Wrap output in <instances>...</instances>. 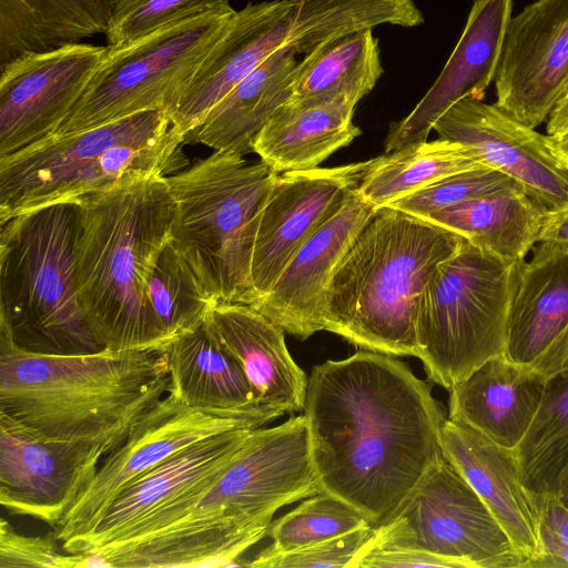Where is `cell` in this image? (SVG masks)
Returning a JSON list of instances; mask_svg holds the SVG:
<instances>
[{
    "mask_svg": "<svg viewBox=\"0 0 568 568\" xmlns=\"http://www.w3.org/2000/svg\"><path fill=\"white\" fill-rule=\"evenodd\" d=\"M303 414L321 491L378 528L445 457L447 417L395 356L362 349L308 376Z\"/></svg>",
    "mask_w": 568,
    "mask_h": 568,
    "instance_id": "obj_1",
    "label": "cell"
},
{
    "mask_svg": "<svg viewBox=\"0 0 568 568\" xmlns=\"http://www.w3.org/2000/svg\"><path fill=\"white\" fill-rule=\"evenodd\" d=\"M169 392L165 352L38 354L0 328V412L41 437L110 454Z\"/></svg>",
    "mask_w": 568,
    "mask_h": 568,
    "instance_id": "obj_2",
    "label": "cell"
},
{
    "mask_svg": "<svg viewBox=\"0 0 568 568\" xmlns=\"http://www.w3.org/2000/svg\"><path fill=\"white\" fill-rule=\"evenodd\" d=\"M78 204L77 285L94 333L108 349L165 352L170 342L150 311L146 287L172 237L166 176L131 175Z\"/></svg>",
    "mask_w": 568,
    "mask_h": 568,
    "instance_id": "obj_3",
    "label": "cell"
},
{
    "mask_svg": "<svg viewBox=\"0 0 568 568\" xmlns=\"http://www.w3.org/2000/svg\"><path fill=\"white\" fill-rule=\"evenodd\" d=\"M465 241L425 219L376 207L333 274L324 331L363 349L417 357L423 291Z\"/></svg>",
    "mask_w": 568,
    "mask_h": 568,
    "instance_id": "obj_4",
    "label": "cell"
},
{
    "mask_svg": "<svg viewBox=\"0 0 568 568\" xmlns=\"http://www.w3.org/2000/svg\"><path fill=\"white\" fill-rule=\"evenodd\" d=\"M0 225V328L31 353L103 351L78 293L80 204H51Z\"/></svg>",
    "mask_w": 568,
    "mask_h": 568,
    "instance_id": "obj_5",
    "label": "cell"
},
{
    "mask_svg": "<svg viewBox=\"0 0 568 568\" xmlns=\"http://www.w3.org/2000/svg\"><path fill=\"white\" fill-rule=\"evenodd\" d=\"M185 140L163 110L140 112L0 156V224L55 203H79L121 180L185 165Z\"/></svg>",
    "mask_w": 568,
    "mask_h": 568,
    "instance_id": "obj_6",
    "label": "cell"
},
{
    "mask_svg": "<svg viewBox=\"0 0 568 568\" xmlns=\"http://www.w3.org/2000/svg\"><path fill=\"white\" fill-rule=\"evenodd\" d=\"M277 174L262 160L217 150L166 176L174 203L171 243L217 302H256L252 257Z\"/></svg>",
    "mask_w": 568,
    "mask_h": 568,
    "instance_id": "obj_7",
    "label": "cell"
},
{
    "mask_svg": "<svg viewBox=\"0 0 568 568\" xmlns=\"http://www.w3.org/2000/svg\"><path fill=\"white\" fill-rule=\"evenodd\" d=\"M392 0H273L247 3L203 59L169 111L185 140L205 114L274 52L292 47L308 54L321 44L389 24Z\"/></svg>",
    "mask_w": 568,
    "mask_h": 568,
    "instance_id": "obj_8",
    "label": "cell"
},
{
    "mask_svg": "<svg viewBox=\"0 0 568 568\" xmlns=\"http://www.w3.org/2000/svg\"><path fill=\"white\" fill-rule=\"evenodd\" d=\"M521 262L506 263L465 241L425 286L416 320L417 358L447 390L505 354Z\"/></svg>",
    "mask_w": 568,
    "mask_h": 568,
    "instance_id": "obj_9",
    "label": "cell"
},
{
    "mask_svg": "<svg viewBox=\"0 0 568 568\" xmlns=\"http://www.w3.org/2000/svg\"><path fill=\"white\" fill-rule=\"evenodd\" d=\"M235 13L181 19L126 44L108 45L84 93L54 135L78 133L145 111L169 113Z\"/></svg>",
    "mask_w": 568,
    "mask_h": 568,
    "instance_id": "obj_10",
    "label": "cell"
},
{
    "mask_svg": "<svg viewBox=\"0 0 568 568\" xmlns=\"http://www.w3.org/2000/svg\"><path fill=\"white\" fill-rule=\"evenodd\" d=\"M320 491L302 414L278 426L253 429L197 504L173 524L207 532L241 531L273 521L280 508Z\"/></svg>",
    "mask_w": 568,
    "mask_h": 568,
    "instance_id": "obj_11",
    "label": "cell"
},
{
    "mask_svg": "<svg viewBox=\"0 0 568 568\" xmlns=\"http://www.w3.org/2000/svg\"><path fill=\"white\" fill-rule=\"evenodd\" d=\"M375 549L426 552L460 568H525L491 511L446 458L386 524L375 528L357 558Z\"/></svg>",
    "mask_w": 568,
    "mask_h": 568,
    "instance_id": "obj_12",
    "label": "cell"
},
{
    "mask_svg": "<svg viewBox=\"0 0 568 568\" xmlns=\"http://www.w3.org/2000/svg\"><path fill=\"white\" fill-rule=\"evenodd\" d=\"M252 427H239L201 439L172 455L129 485L87 535L62 545L84 554L112 542L160 530L185 515L230 465Z\"/></svg>",
    "mask_w": 568,
    "mask_h": 568,
    "instance_id": "obj_13",
    "label": "cell"
},
{
    "mask_svg": "<svg viewBox=\"0 0 568 568\" xmlns=\"http://www.w3.org/2000/svg\"><path fill=\"white\" fill-rule=\"evenodd\" d=\"M252 425L195 410L170 392L132 427L125 442L106 455L75 504L53 528L61 545L90 532L133 481L181 449L209 436Z\"/></svg>",
    "mask_w": 568,
    "mask_h": 568,
    "instance_id": "obj_14",
    "label": "cell"
},
{
    "mask_svg": "<svg viewBox=\"0 0 568 568\" xmlns=\"http://www.w3.org/2000/svg\"><path fill=\"white\" fill-rule=\"evenodd\" d=\"M106 51L108 45L77 43L0 68V156L54 135Z\"/></svg>",
    "mask_w": 568,
    "mask_h": 568,
    "instance_id": "obj_15",
    "label": "cell"
},
{
    "mask_svg": "<svg viewBox=\"0 0 568 568\" xmlns=\"http://www.w3.org/2000/svg\"><path fill=\"white\" fill-rule=\"evenodd\" d=\"M109 452L41 437L0 412V505L55 528Z\"/></svg>",
    "mask_w": 568,
    "mask_h": 568,
    "instance_id": "obj_16",
    "label": "cell"
},
{
    "mask_svg": "<svg viewBox=\"0 0 568 568\" xmlns=\"http://www.w3.org/2000/svg\"><path fill=\"white\" fill-rule=\"evenodd\" d=\"M496 105L536 129L568 93V0H537L511 17L495 78Z\"/></svg>",
    "mask_w": 568,
    "mask_h": 568,
    "instance_id": "obj_17",
    "label": "cell"
},
{
    "mask_svg": "<svg viewBox=\"0 0 568 568\" xmlns=\"http://www.w3.org/2000/svg\"><path fill=\"white\" fill-rule=\"evenodd\" d=\"M440 139L473 149L490 168L520 184L548 213L568 209V170L549 136L521 123L496 104L465 98L434 124Z\"/></svg>",
    "mask_w": 568,
    "mask_h": 568,
    "instance_id": "obj_18",
    "label": "cell"
},
{
    "mask_svg": "<svg viewBox=\"0 0 568 568\" xmlns=\"http://www.w3.org/2000/svg\"><path fill=\"white\" fill-rule=\"evenodd\" d=\"M368 165L369 160L277 174L252 257L256 302L272 290L296 252L338 210L348 192L359 185Z\"/></svg>",
    "mask_w": 568,
    "mask_h": 568,
    "instance_id": "obj_19",
    "label": "cell"
},
{
    "mask_svg": "<svg viewBox=\"0 0 568 568\" xmlns=\"http://www.w3.org/2000/svg\"><path fill=\"white\" fill-rule=\"evenodd\" d=\"M375 206L358 186L301 246L272 290L252 307L285 333L306 339L324 331L327 292L333 274Z\"/></svg>",
    "mask_w": 568,
    "mask_h": 568,
    "instance_id": "obj_20",
    "label": "cell"
},
{
    "mask_svg": "<svg viewBox=\"0 0 568 568\" xmlns=\"http://www.w3.org/2000/svg\"><path fill=\"white\" fill-rule=\"evenodd\" d=\"M513 0H474L464 31L445 67L416 106L389 125L385 152L426 141L435 122L465 98L481 100L497 74Z\"/></svg>",
    "mask_w": 568,
    "mask_h": 568,
    "instance_id": "obj_21",
    "label": "cell"
},
{
    "mask_svg": "<svg viewBox=\"0 0 568 568\" xmlns=\"http://www.w3.org/2000/svg\"><path fill=\"white\" fill-rule=\"evenodd\" d=\"M203 327L240 363L268 423L303 412L308 377L292 358L278 325L251 305L219 302Z\"/></svg>",
    "mask_w": 568,
    "mask_h": 568,
    "instance_id": "obj_22",
    "label": "cell"
},
{
    "mask_svg": "<svg viewBox=\"0 0 568 568\" xmlns=\"http://www.w3.org/2000/svg\"><path fill=\"white\" fill-rule=\"evenodd\" d=\"M442 449L491 511L525 568H536L541 557V510L520 479L513 450L448 417L442 427Z\"/></svg>",
    "mask_w": 568,
    "mask_h": 568,
    "instance_id": "obj_23",
    "label": "cell"
},
{
    "mask_svg": "<svg viewBox=\"0 0 568 568\" xmlns=\"http://www.w3.org/2000/svg\"><path fill=\"white\" fill-rule=\"evenodd\" d=\"M546 382L505 355L490 358L449 389L448 418L513 450L538 413Z\"/></svg>",
    "mask_w": 568,
    "mask_h": 568,
    "instance_id": "obj_24",
    "label": "cell"
},
{
    "mask_svg": "<svg viewBox=\"0 0 568 568\" xmlns=\"http://www.w3.org/2000/svg\"><path fill=\"white\" fill-rule=\"evenodd\" d=\"M165 354L170 393L181 403L255 428L268 423L240 363L221 349L203 326L173 339Z\"/></svg>",
    "mask_w": 568,
    "mask_h": 568,
    "instance_id": "obj_25",
    "label": "cell"
},
{
    "mask_svg": "<svg viewBox=\"0 0 568 568\" xmlns=\"http://www.w3.org/2000/svg\"><path fill=\"white\" fill-rule=\"evenodd\" d=\"M532 253L521 264L504 355L536 372L568 328V254L538 243Z\"/></svg>",
    "mask_w": 568,
    "mask_h": 568,
    "instance_id": "obj_26",
    "label": "cell"
},
{
    "mask_svg": "<svg viewBox=\"0 0 568 568\" xmlns=\"http://www.w3.org/2000/svg\"><path fill=\"white\" fill-rule=\"evenodd\" d=\"M284 47L241 80L186 135L185 142L246 154L258 132L291 98L300 61Z\"/></svg>",
    "mask_w": 568,
    "mask_h": 568,
    "instance_id": "obj_27",
    "label": "cell"
},
{
    "mask_svg": "<svg viewBox=\"0 0 568 568\" xmlns=\"http://www.w3.org/2000/svg\"><path fill=\"white\" fill-rule=\"evenodd\" d=\"M356 104L348 97L308 108L284 104L255 136L252 151L277 173L317 168L361 134L353 123Z\"/></svg>",
    "mask_w": 568,
    "mask_h": 568,
    "instance_id": "obj_28",
    "label": "cell"
},
{
    "mask_svg": "<svg viewBox=\"0 0 568 568\" xmlns=\"http://www.w3.org/2000/svg\"><path fill=\"white\" fill-rule=\"evenodd\" d=\"M118 0H0V68L108 31Z\"/></svg>",
    "mask_w": 568,
    "mask_h": 568,
    "instance_id": "obj_29",
    "label": "cell"
},
{
    "mask_svg": "<svg viewBox=\"0 0 568 568\" xmlns=\"http://www.w3.org/2000/svg\"><path fill=\"white\" fill-rule=\"evenodd\" d=\"M547 213L521 189L506 190L436 211L422 219L463 236L506 263L525 261L538 243Z\"/></svg>",
    "mask_w": 568,
    "mask_h": 568,
    "instance_id": "obj_30",
    "label": "cell"
},
{
    "mask_svg": "<svg viewBox=\"0 0 568 568\" xmlns=\"http://www.w3.org/2000/svg\"><path fill=\"white\" fill-rule=\"evenodd\" d=\"M383 73L378 40L372 29L325 42L300 61L290 100L292 108H308L348 97L359 102Z\"/></svg>",
    "mask_w": 568,
    "mask_h": 568,
    "instance_id": "obj_31",
    "label": "cell"
},
{
    "mask_svg": "<svg viewBox=\"0 0 568 568\" xmlns=\"http://www.w3.org/2000/svg\"><path fill=\"white\" fill-rule=\"evenodd\" d=\"M490 168L470 148L438 138L408 143L369 160L359 185L362 197L385 206L449 175Z\"/></svg>",
    "mask_w": 568,
    "mask_h": 568,
    "instance_id": "obj_32",
    "label": "cell"
},
{
    "mask_svg": "<svg viewBox=\"0 0 568 568\" xmlns=\"http://www.w3.org/2000/svg\"><path fill=\"white\" fill-rule=\"evenodd\" d=\"M513 455L541 509L568 473V365L547 379L538 413Z\"/></svg>",
    "mask_w": 568,
    "mask_h": 568,
    "instance_id": "obj_33",
    "label": "cell"
},
{
    "mask_svg": "<svg viewBox=\"0 0 568 568\" xmlns=\"http://www.w3.org/2000/svg\"><path fill=\"white\" fill-rule=\"evenodd\" d=\"M146 300L170 343L203 326L219 303L171 241L153 266Z\"/></svg>",
    "mask_w": 568,
    "mask_h": 568,
    "instance_id": "obj_34",
    "label": "cell"
},
{
    "mask_svg": "<svg viewBox=\"0 0 568 568\" xmlns=\"http://www.w3.org/2000/svg\"><path fill=\"white\" fill-rule=\"evenodd\" d=\"M371 526L365 517L342 499L320 491L272 521V542L260 555L292 551Z\"/></svg>",
    "mask_w": 568,
    "mask_h": 568,
    "instance_id": "obj_35",
    "label": "cell"
},
{
    "mask_svg": "<svg viewBox=\"0 0 568 568\" xmlns=\"http://www.w3.org/2000/svg\"><path fill=\"white\" fill-rule=\"evenodd\" d=\"M232 10L230 0H118L105 37L119 47L181 19Z\"/></svg>",
    "mask_w": 568,
    "mask_h": 568,
    "instance_id": "obj_36",
    "label": "cell"
},
{
    "mask_svg": "<svg viewBox=\"0 0 568 568\" xmlns=\"http://www.w3.org/2000/svg\"><path fill=\"white\" fill-rule=\"evenodd\" d=\"M513 189L523 190L518 182L499 170L483 168L449 175L388 206L424 217L436 211Z\"/></svg>",
    "mask_w": 568,
    "mask_h": 568,
    "instance_id": "obj_37",
    "label": "cell"
},
{
    "mask_svg": "<svg viewBox=\"0 0 568 568\" xmlns=\"http://www.w3.org/2000/svg\"><path fill=\"white\" fill-rule=\"evenodd\" d=\"M374 532V527H363L292 551L274 555L257 554L252 561L244 562L242 566L252 568H351Z\"/></svg>",
    "mask_w": 568,
    "mask_h": 568,
    "instance_id": "obj_38",
    "label": "cell"
},
{
    "mask_svg": "<svg viewBox=\"0 0 568 568\" xmlns=\"http://www.w3.org/2000/svg\"><path fill=\"white\" fill-rule=\"evenodd\" d=\"M53 532L28 536L0 521V568H88L89 556L59 552Z\"/></svg>",
    "mask_w": 568,
    "mask_h": 568,
    "instance_id": "obj_39",
    "label": "cell"
},
{
    "mask_svg": "<svg viewBox=\"0 0 568 568\" xmlns=\"http://www.w3.org/2000/svg\"><path fill=\"white\" fill-rule=\"evenodd\" d=\"M541 557L536 568H568V510L556 498L541 507Z\"/></svg>",
    "mask_w": 568,
    "mask_h": 568,
    "instance_id": "obj_40",
    "label": "cell"
},
{
    "mask_svg": "<svg viewBox=\"0 0 568 568\" xmlns=\"http://www.w3.org/2000/svg\"><path fill=\"white\" fill-rule=\"evenodd\" d=\"M460 568L453 560L408 549H375L361 555L351 568Z\"/></svg>",
    "mask_w": 568,
    "mask_h": 568,
    "instance_id": "obj_41",
    "label": "cell"
},
{
    "mask_svg": "<svg viewBox=\"0 0 568 568\" xmlns=\"http://www.w3.org/2000/svg\"><path fill=\"white\" fill-rule=\"evenodd\" d=\"M538 244L568 254V209L547 213Z\"/></svg>",
    "mask_w": 568,
    "mask_h": 568,
    "instance_id": "obj_42",
    "label": "cell"
},
{
    "mask_svg": "<svg viewBox=\"0 0 568 568\" xmlns=\"http://www.w3.org/2000/svg\"><path fill=\"white\" fill-rule=\"evenodd\" d=\"M568 365V328L548 352L536 373L546 381Z\"/></svg>",
    "mask_w": 568,
    "mask_h": 568,
    "instance_id": "obj_43",
    "label": "cell"
},
{
    "mask_svg": "<svg viewBox=\"0 0 568 568\" xmlns=\"http://www.w3.org/2000/svg\"><path fill=\"white\" fill-rule=\"evenodd\" d=\"M547 135L558 136L568 132V93L557 103L547 119Z\"/></svg>",
    "mask_w": 568,
    "mask_h": 568,
    "instance_id": "obj_44",
    "label": "cell"
},
{
    "mask_svg": "<svg viewBox=\"0 0 568 568\" xmlns=\"http://www.w3.org/2000/svg\"><path fill=\"white\" fill-rule=\"evenodd\" d=\"M548 136L552 151L568 170V132L558 136Z\"/></svg>",
    "mask_w": 568,
    "mask_h": 568,
    "instance_id": "obj_45",
    "label": "cell"
},
{
    "mask_svg": "<svg viewBox=\"0 0 568 568\" xmlns=\"http://www.w3.org/2000/svg\"><path fill=\"white\" fill-rule=\"evenodd\" d=\"M556 499L566 510H568V473L560 485Z\"/></svg>",
    "mask_w": 568,
    "mask_h": 568,
    "instance_id": "obj_46",
    "label": "cell"
},
{
    "mask_svg": "<svg viewBox=\"0 0 568 568\" xmlns=\"http://www.w3.org/2000/svg\"><path fill=\"white\" fill-rule=\"evenodd\" d=\"M291 1H294V2H300V1H302V0H291Z\"/></svg>",
    "mask_w": 568,
    "mask_h": 568,
    "instance_id": "obj_47",
    "label": "cell"
}]
</instances>
